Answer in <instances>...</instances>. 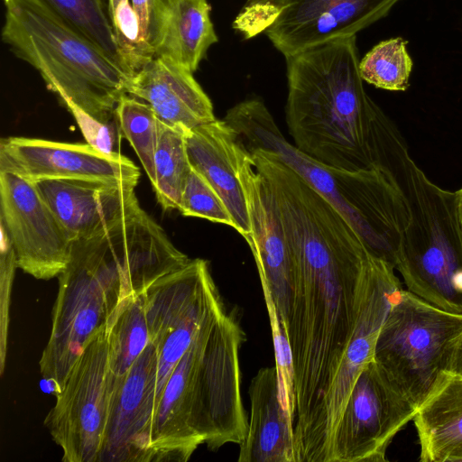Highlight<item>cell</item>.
Returning a JSON list of instances; mask_svg holds the SVG:
<instances>
[{
	"instance_id": "cell-1",
	"label": "cell",
	"mask_w": 462,
	"mask_h": 462,
	"mask_svg": "<svg viewBox=\"0 0 462 462\" xmlns=\"http://www.w3.org/2000/svg\"><path fill=\"white\" fill-rule=\"evenodd\" d=\"M171 245L142 213L124 216L90 236L73 241L59 275L52 327L40 372L55 393L88 343L111 324L121 305L174 269Z\"/></svg>"
},
{
	"instance_id": "cell-2",
	"label": "cell",
	"mask_w": 462,
	"mask_h": 462,
	"mask_svg": "<svg viewBox=\"0 0 462 462\" xmlns=\"http://www.w3.org/2000/svg\"><path fill=\"white\" fill-rule=\"evenodd\" d=\"M286 123L295 146L334 168L379 169L391 121L366 93L356 35L326 42L285 58Z\"/></svg>"
},
{
	"instance_id": "cell-3",
	"label": "cell",
	"mask_w": 462,
	"mask_h": 462,
	"mask_svg": "<svg viewBox=\"0 0 462 462\" xmlns=\"http://www.w3.org/2000/svg\"><path fill=\"white\" fill-rule=\"evenodd\" d=\"M226 310L206 319L169 377L154 413L151 462H185L202 444L217 450L245 439L239 351L245 335Z\"/></svg>"
},
{
	"instance_id": "cell-4",
	"label": "cell",
	"mask_w": 462,
	"mask_h": 462,
	"mask_svg": "<svg viewBox=\"0 0 462 462\" xmlns=\"http://www.w3.org/2000/svg\"><path fill=\"white\" fill-rule=\"evenodd\" d=\"M225 120L246 149L274 152L346 218L372 254L395 266L411 214L404 195L387 171H350L315 160L283 137L259 99L237 104Z\"/></svg>"
},
{
	"instance_id": "cell-5",
	"label": "cell",
	"mask_w": 462,
	"mask_h": 462,
	"mask_svg": "<svg viewBox=\"0 0 462 462\" xmlns=\"http://www.w3.org/2000/svg\"><path fill=\"white\" fill-rule=\"evenodd\" d=\"M2 40L42 76L68 110L116 120L131 75L43 0H3Z\"/></svg>"
},
{
	"instance_id": "cell-6",
	"label": "cell",
	"mask_w": 462,
	"mask_h": 462,
	"mask_svg": "<svg viewBox=\"0 0 462 462\" xmlns=\"http://www.w3.org/2000/svg\"><path fill=\"white\" fill-rule=\"evenodd\" d=\"M385 171L404 195L411 214L395 269L409 291L462 314V231L456 191L432 182L410 156L405 141L393 151Z\"/></svg>"
},
{
	"instance_id": "cell-7",
	"label": "cell",
	"mask_w": 462,
	"mask_h": 462,
	"mask_svg": "<svg viewBox=\"0 0 462 462\" xmlns=\"http://www.w3.org/2000/svg\"><path fill=\"white\" fill-rule=\"evenodd\" d=\"M462 336V314L402 290L376 340L374 360L417 408L429 396Z\"/></svg>"
},
{
	"instance_id": "cell-8",
	"label": "cell",
	"mask_w": 462,
	"mask_h": 462,
	"mask_svg": "<svg viewBox=\"0 0 462 462\" xmlns=\"http://www.w3.org/2000/svg\"><path fill=\"white\" fill-rule=\"evenodd\" d=\"M109 327L85 347L44 420L63 462H97L108 421L115 377L109 365Z\"/></svg>"
},
{
	"instance_id": "cell-9",
	"label": "cell",
	"mask_w": 462,
	"mask_h": 462,
	"mask_svg": "<svg viewBox=\"0 0 462 462\" xmlns=\"http://www.w3.org/2000/svg\"><path fill=\"white\" fill-rule=\"evenodd\" d=\"M418 408L373 359L360 372L337 424L330 462H383Z\"/></svg>"
},
{
	"instance_id": "cell-10",
	"label": "cell",
	"mask_w": 462,
	"mask_h": 462,
	"mask_svg": "<svg viewBox=\"0 0 462 462\" xmlns=\"http://www.w3.org/2000/svg\"><path fill=\"white\" fill-rule=\"evenodd\" d=\"M0 226L25 273L50 280L68 265L73 241L35 182L0 171Z\"/></svg>"
},
{
	"instance_id": "cell-11",
	"label": "cell",
	"mask_w": 462,
	"mask_h": 462,
	"mask_svg": "<svg viewBox=\"0 0 462 462\" xmlns=\"http://www.w3.org/2000/svg\"><path fill=\"white\" fill-rule=\"evenodd\" d=\"M238 136V135H237ZM236 171L246 200L252 250L263 293L275 304L283 330L292 289V260L277 203L238 137Z\"/></svg>"
},
{
	"instance_id": "cell-12",
	"label": "cell",
	"mask_w": 462,
	"mask_h": 462,
	"mask_svg": "<svg viewBox=\"0 0 462 462\" xmlns=\"http://www.w3.org/2000/svg\"><path fill=\"white\" fill-rule=\"evenodd\" d=\"M0 171L33 182L88 180L138 183L140 171L120 152L105 153L88 143L10 136L0 141Z\"/></svg>"
},
{
	"instance_id": "cell-13",
	"label": "cell",
	"mask_w": 462,
	"mask_h": 462,
	"mask_svg": "<svg viewBox=\"0 0 462 462\" xmlns=\"http://www.w3.org/2000/svg\"><path fill=\"white\" fill-rule=\"evenodd\" d=\"M400 0H281L264 32L288 58L315 45L350 37L387 15Z\"/></svg>"
},
{
	"instance_id": "cell-14",
	"label": "cell",
	"mask_w": 462,
	"mask_h": 462,
	"mask_svg": "<svg viewBox=\"0 0 462 462\" xmlns=\"http://www.w3.org/2000/svg\"><path fill=\"white\" fill-rule=\"evenodd\" d=\"M158 348L150 343L124 377H115L97 462H151Z\"/></svg>"
},
{
	"instance_id": "cell-15",
	"label": "cell",
	"mask_w": 462,
	"mask_h": 462,
	"mask_svg": "<svg viewBox=\"0 0 462 462\" xmlns=\"http://www.w3.org/2000/svg\"><path fill=\"white\" fill-rule=\"evenodd\" d=\"M35 184L72 241L92 236L140 207L136 183L45 180Z\"/></svg>"
},
{
	"instance_id": "cell-16",
	"label": "cell",
	"mask_w": 462,
	"mask_h": 462,
	"mask_svg": "<svg viewBox=\"0 0 462 462\" xmlns=\"http://www.w3.org/2000/svg\"><path fill=\"white\" fill-rule=\"evenodd\" d=\"M193 74L172 60L153 58L132 76L127 94L146 102L162 122L189 132L216 119Z\"/></svg>"
},
{
	"instance_id": "cell-17",
	"label": "cell",
	"mask_w": 462,
	"mask_h": 462,
	"mask_svg": "<svg viewBox=\"0 0 462 462\" xmlns=\"http://www.w3.org/2000/svg\"><path fill=\"white\" fill-rule=\"evenodd\" d=\"M208 0H149L147 45L152 58L194 73L218 42Z\"/></svg>"
},
{
	"instance_id": "cell-18",
	"label": "cell",
	"mask_w": 462,
	"mask_h": 462,
	"mask_svg": "<svg viewBox=\"0 0 462 462\" xmlns=\"http://www.w3.org/2000/svg\"><path fill=\"white\" fill-rule=\"evenodd\" d=\"M191 166L200 172L223 199L234 228L247 241L251 229L247 205L236 171L238 136L224 119H215L186 134Z\"/></svg>"
},
{
	"instance_id": "cell-19",
	"label": "cell",
	"mask_w": 462,
	"mask_h": 462,
	"mask_svg": "<svg viewBox=\"0 0 462 462\" xmlns=\"http://www.w3.org/2000/svg\"><path fill=\"white\" fill-rule=\"evenodd\" d=\"M248 393L250 418L237 461L295 462L293 424L282 403L276 367L261 368Z\"/></svg>"
},
{
	"instance_id": "cell-20",
	"label": "cell",
	"mask_w": 462,
	"mask_h": 462,
	"mask_svg": "<svg viewBox=\"0 0 462 462\" xmlns=\"http://www.w3.org/2000/svg\"><path fill=\"white\" fill-rule=\"evenodd\" d=\"M422 462H446L462 449V376L444 372L413 418Z\"/></svg>"
},
{
	"instance_id": "cell-21",
	"label": "cell",
	"mask_w": 462,
	"mask_h": 462,
	"mask_svg": "<svg viewBox=\"0 0 462 462\" xmlns=\"http://www.w3.org/2000/svg\"><path fill=\"white\" fill-rule=\"evenodd\" d=\"M187 133L161 121L152 188L163 210L179 208L182 190L191 170L186 145Z\"/></svg>"
},
{
	"instance_id": "cell-22",
	"label": "cell",
	"mask_w": 462,
	"mask_h": 462,
	"mask_svg": "<svg viewBox=\"0 0 462 462\" xmlns=\"http://www.w3.org/2000/svg\"><path fill=\"white\" fill-rule=\"evenodd\" d=\"M151 342L143 293L131 296L109 327V365L114 376L124 377Z\"/></svg>"
},
{
	"instance_id": "cell-23",
	"label": "cell",
	"mask_w": 462,
	"mask_h": 462,
	"mask_svg": "<svg viewBox=\"0 0 462 462\" xmlns=\"http://www.w3.org/2000/svg\"><path fill=\"white\" fill-rule=\"evenodd\" d=\"M116 117L122 135L132 145L153 186L160 119L146 102L130 94L124 95L119 100Z\"/></svg>"
},
{
	"instance_id": "cell-24",
	"label": "cell",
	"mask_w": 462,
	"mask_h": 462,
	"mask_svg": "<svg viewBox=\"0 0 462 462\" xmlns=\"http://www.w3.org/2000/svg\"><path fill=\"white\" fill-rule=\"evenodd\" d=\"M43 1L125 68L110 16L109 0Z\"/></svg>"
},
{
	"instance_id": "cell-25",
	"label": "cell",
	"mask_w": 462,
	"mask_h": 462,
	"mask_svg": "<svg viewBox=\"0 0 462 462\" xmlns=\"http://www.w3.org/2000/svg\"><path fill=\"white\" fill-rule=\"evenodd\" d=\"M412 60L406 42L398 37L383 41L359 61L362 79L376 88L404 91L409 87Z\"/></svg>"
},
{
	"instance_id": "cell-26",
	"label": "cell",
	"mask_w": 462,
	"mask_h": 462,
	"mask_svg": "<svg viewBox=\"0 0 462 462\" xmlns=\"http://www.w3.org/2000/svg\"><path fill=\"white\" fill-rule=\"evenodd\" d=\"M178 210L185 217H197L234 227L230 212L209 181L196 169L186 180Z\"/></svg>"
},
{
	"instance_id": "cell-27",
	"label": "cell",
	"mask_w": 462,
	"mask_h": 462,
	"mask_svg": "<svg viewBox=\"0 0 462 462\" xmlns=\"http://www.w3.org/2000/svg\"><path fill=\"white\" fill-rule=\"evenodd\" d=\"M0 230V373L3 375L7 351L11 291L18 264L9 236L1 226Z\"/></svg>"
},
{
	"instance_id": "cell-28",
	"label": "cell",
	"mask_w": 462,
	"mask_h": 462,
	"mask_svg": "<svg viewBox=\"0 0 462 462\" xmlns=\"http://www.w3.org/2000/svg\"><path fill=\"white\" fill-rule=\"evenodd\" d=\"M281 0H246L233 22L245 40L264 32L278 14Z\"/></svg>"
},
{
	"instance_id": "cell-29",
	"label": "cell",
	"mask_w": 462,
	"mask_h": 462,
	"mask_svg": "<svg viewBox=\"0 0 462 462\" xmlns=\"http://www.w3.org/2000/svg\"><path fill=\"white\" fill-rule=\"evenodd\" d=\"M74 116L87 143L105 153L119 152L118 147L121 134L117 121L102 123L78 109L69 110Z\"/></svg>"
},
{
	"instance_id": "cell-30",
	"label": "cell",
	"mask_w": 462,
	"mask_h": 462,
	"mask_svg": "<svg viewBox=\"0 0 462 462\" xmlns=\"http://www.w3.org/2000/svg\"><path fill=\"white\" fill-rule=\"evenodd\" d=\"M109 7L116 33L125 39L136 35L140 23L131 0H109Z\"/></svg>"
},
{
	"instance_id": "cell-31",
	"label": "cell",
	"mask_w": 462,
	"mask_h": 462,
	"mask_svg": "<svg viewBox=\"0 0 462 462\" xmlns=\"http://www.w3.org/2000/svg\"><path fill=\"white\" fill-rule=\"evenodd\" d=\"M140 22L141 42L151 56L147 45V28L149 17V0H131Z\"/></svg>"
},
{
	"instance_id": "cell-32",
	"label": "cell",
	"mask_w": 462,
	"mask_h": 462,
	"mask_svg": "<svg viewBox=\"0 0 462 462\" xmlns=\"http://www.w3.org/2000/svg\"><path fill=\"white\" fill-rule=\"evenodd\" d=\"M446 372L462 376V336L452 348Z\"/></svg>"
},
{
	"instance_id": "cell-33",
	"label": "cell",
	"mask_w": 462,
	"mask_h": 462,
	"mask_svg": "<svg viewBox=\"0 0 462 462\" xmlns=\"http://www.w3.org/2000/svg\"><path fill=\"white\" fill-rule=\"evenodd\" d=\"M457 193V211L459 226L462 231V188L456 191Z\"/></svg>"
}]
</instances>
